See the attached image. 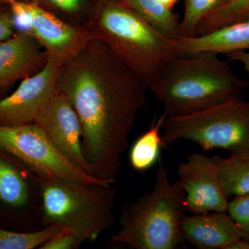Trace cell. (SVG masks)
I'll use <instances>...</instances> for the list:
<instances>
[{"label": "cell", "instance_id": "6da1fadb", "mask_svg": "<svg viewBox=\"0 0 249 249\" xmlns=\"http://www.w3.org/2000/svg\"><path fill=\"white\" fill-rule=\"evenodd\" d=\"M55 90L79 117L82 148L93 175L114 183L147 89L106 44L91 38L62 66Z\"/></svg>", "mask_w": 249, "mask_h": 249}, {"label": "cell", "instance_id": "7a4b0ae2", "mask_svg": "<svg viewBox=\"0 0 249 249\" xmlns=\"http://www.w3.org/2000/svg\"><path fill=\"white\" fill-rule=\"evenodd\" d=\"M142 83L147 91L179 56L173 39L147 24L123 0H104L83 24Z\"/></svg>", "mask_w": 249, "mask_h": 249}, {"label": "cell", "instance_id": "3957f363", "mask_svg": "<svg viewBox=\"0 0 249 249\" xmlns=\"http://www.w3.org/2000/svg\"><path fill=\"white\" fill-rule=\"evenodd\" d=\"M249 86L217 54L179 55L148 91L162 103L167 116L186 115L240 96Z\"/></svg>", "mask_w": 249, "mask_h": 249}, {"label": "cell", "instance_id": "277c9868", "mask_svg": "<svg viewBox=\"0 0 249 249\" xmlns=\"http://www.w3.org/2000/svg\"><path fill=\"white\" fill-rule=\"evenodd\" d=\"M185 196L178 179L170 182L168 169L160 160L153 189L134 203L124 204L111 243L132 249H178L183 242Z\"/></svg>", "mask_w": 249, "mask_h": 249}, {"label": "cell", "instance_id": "5b68a950", "mask_svg": "<svg viewBox=\"0 0 249 249\" xmlns=\"http://www.w3.org/2000/svg\"><path fill=\"white\" fill-rule=\"evenodd\" d=\"M41 196L43 227L69 226L85 242L114 225L116 192L110 183L42 178Z\"/></svg>", "mask_w": 249, "mask_h": 249}, {"label": "cell", "instance_id": "8992f818", "mask_svg": "<svg viewBox=\"0 0 249 249\" xmlns=\"http://www.w3.org/2000/svg\"><path fill=\"white\" fill-rule=\"evenodd\" d=\"M162 141L165 147L180 140L204 150L221 149L231 155L249 153V101L236 96L186 115L166 116Z\"/></svg>", "mask_w": 249, "mask_h": 249}, {"label": "cell", "instance_id": "52a82bcc", "mask_svg": "<svg viewBox=\"0 0 249 249\" xmlns=\"http://www.w3.org/2000/svg\"><path fill=\"white\" fill-rule=\"evenodd\" d=\"M0 148L27 165L41 178L112 184L73 165L36 124L0 125Z\"/></svg>", "mask_w": 249, "mask_h": 249}, {"label": "cell", "instance_id": "ba28073f", "mask_svg": "<svg viewBox=\"0 0 249 249\" xmlns=\"http://www.w3.org/2000/svg\"><path fill=\"white\" fill-rule=\"evenodd\" d=\"M41 181L27 165L0 148V209L27 231L43 227Z\"/></svg>", "mask_w": 249, "mask_h": 249}, {"label": "cell", "instance_id": "9c48e42d", "mask_svg": "<svg viewBox=\"0 0 249 249\" xmlns=\"http://www.w3.org/2000/svg\"><path fill=\"white\" fill-rule=\"evenodd\" d=\"M178 180L185 191V205L191 214L227 212L224 194L213 157L194 152L178 164Z\"/></svg>", "mask_w": 249, "mask_h": 249}, {"label": "cell", "instance_id": "30bf717a", "mask_svg": "<svg viewBox=\"0 0 249 249\" xmlns=\"http://www.w3.org/2000/svg\"><path fill=\"white\" fill-rule=\"evenodd\" d=\"M34 124L45 132L54 145L73 165L94 176L82 148L79 117L63 93L55 90L40 109Z\"/></svg>", "mask_w": 249, "mask_h": 249}, {"label": "cell", "instance_id": "8fae6325", "mask_svg": "<svg viewBox=\"0 0 249 249\" xmlns=\"http://www.w3.org/2000/svg\"><path fill=\"white\" fill-rule=\"evenodd\" d=\"M62 66L48 57L40 71L22 80L12 94L0 100V125L34 124L40 109L55 91Z\"/></svg>", "mask_w": 249, "mask_h": 249}, {"label": "cell", "instance_id": "7c38bea8", "mask_svg": "<svg viewBox=\"0 0 249 249\" xmlns=\"http://www.w3.org/2000/svg\"><path fill=\"white\" fill-rule=\"evenodd\" d=\"M27 6L32 15L33 36L49 58L62 65L74 58L92 38L84 27L67 22L36 3Z\"/></svg>", "mask_w": 249, "mask_h": 249}, {"label": "cell", "instance_id": "4fadbf2b", "mask_svg": "<svg viewBox=\"0 0 249 249\" xmlns=\"http://www.w3.org/2000/svg\"><path fill=\"white\" fill-rule=\"evenodd\" d=\"M47 60L45 49L29 34L18 33L0 41V92L18 80L38 73Z\"/></svg>", "mask_w": 249, "mask_h": 249}, {"label": "cell", "instance_id": "5bb4252c", "mask_svg": "<svg viewBox=\"0 0 249 249\" xmlns=\"http://www.w3.org/2000/svg\"><path fill=\"white\" fill-rule=\"evenodd\" d=\"M181 234L183 242L200 249H226L244 237L243 232L227 212L185 214Z\"/></svg>", "mask_w": 249, "mask_h": 249}, {"label": "cell", "instance_id": "9a60e30c", "mask_svg": "<svg viewBox=\"0 0 249 249\" xmlns=\"http://www.w3.org/2000/svg\"><path fill=\"white\" fill-rule=\"evenodd\" d=\"M173 42L178 55L203 52L227 55L238 51L249 52V20L232 23L205 35L177 36Z\"/></svg>", "mask_w": 249, "mask_h": 249}, {"label": "cell", "instance_id": "2e32d148", "mask_svg": "<svg viewBox=\"0 0 249 249\" xmlns=\"http://www.w3.org/2000/svg\"><path fill=\"white\" fill-rule=\"evenodd\" d=\"M223 191L227 198L249 193V153L213 157Z\"/></svg>", "mask_w": 249, "mask_h": 249}, {"label": "cell", "instance_id": "e0dca14e", "mask_svg": "<svg viewBox=\"0 0 249 249\" xmlns=\"http://www.w3.org/2000/svg\"><path fill=\"white\" fill-rule=\"evenodd\" d=\"M166 116L163 112L158 119H154L148 130L140 136L131 147L129 162L134 170L145 171L160 160V149L165 147L160 132Z\"/></svg>", "mask_w": 249, "mask_h": 249}, {"label": "cell", "instance_id": "ac0fdd59", "mask_svg": "<svg viewBox=\"0 0 249 249\" xmlns=\"http://www.w3.org/2000/svg\"><path fill=\"white\" fill-rule=\"evenodd\" d=\"M73 231V228L62 224H52L24 232L0 227V249H39L53 239Z\"/></svg>", "mask_w": 249, "mask_h": 249}, {"label": "cell", "instance_id": "d6986e66", "mask_svg": "<svg viewBox=\"0 0 249 249\" xmlns=\"http://www.w3.org/2000/svg\"><path fill=\"white\" fill-rule=\"evenodd\" d=\"M152 27L170 38L178 36L180 22L172 9L158 0H123Z\"/></svg>", "mask_w": 249, "mask_h": 249}, {"label": "cell", "instance_id": "ffe728a7", "mask_svg": "<svg viewBox=\"0 0 249 249\" xmlns=\"http://www.w3.org/2000/svg\"><path fill=\"white\" fill-rule=\"evenodd\" d=\"M249 13V0H229L224 6L204 18L198 24L195 36L205 35L240 21Z\"/></svg>", "mask_w": 249, "mask_h": 249}, {"label": "cell", "instance_id": "44dd1931", "mask_svg": "<svg viewBox=\"0 0 249 249\" xmlns=\"http://www.w3.org/2000/svg\"><path fill=\"white\" fill-rule=\"evenodd\" d=\"M229 0H184V15L178 36H193L199 22L224 6Z\"/></svg>", "mask_w": 249, "mask_h": 249}, {"label": "cell", "instance_id": "7402d4cb", "mask_svg": "<svg viewBox=\"0 0 249 249\" xmlns=\"http://www.w3.org/2000/svg\"><path fill=\"white\" fill-rule=\"evenodd\" d=\"M227 212L243 232L244 240L249 242V193L229 201Z\"/></svg>", "mask_w": 249, "mask_h": 249}, {"label": "cell", "instance_id": "603a6c76", "mask_svg": "<svg viewBox=\"0 0 249 249\" xmlns=\"http://www.w3.org/2000/svg\"><path fill=\"white\" fill-rule=\"evenodd\" d=\"M11 7L16 30L33 36V18L27 3L18 0H7Z\"/></svg>", "mask_w": 249, "mask_h": 249}, {"label": "cell", "instance_id": "cb8c5ba5", "mask_svg": "<svg viewBox=\"0 0 249 249\" xmlns=\"http://www.w3.org/2000/svg\"><path fill=\"white\" fill-rule=\"evenodd\" d=\"M85 243L74 231L53 239L39 249H76Z\"/></svg>", "mask_w": 249, "mask_h": 249}, {"label": "cell", "instance_id": "d4e9b609", "mask_svg": "<svg viewBox=\"0 0 249 249\" xmlns=\"http://www.w3.org/2000/svg\"><path fill=\"white\" fill-rule=\"evenodd\" d=\"M14 18L12 13L0 11V41L7 40L15 34Z\"/></svg>", "mask_w": 249, "mask_h": 249}, {"label": "cell", "instance_id": "484cf974", "mask_svg": "<svg viewBox=\"0 0 249 249\" xmlns=\"http://www.w3.org/2000/svg\"><path fill=\"white\" fill-rule=\"evenodd\" d=\"M49 2L65 14H75L83 6L84 0H48Z\"/></svg>", "mask_w": 249, "mask_h": 249}, {"label": "cell", "instance_id": "4316f807", "mask_svg": "<svg viewBox=\"0 0 249 249\" xmlns=\"http://www.w3.org/2000/svg\"><path fill=\"white\" fill-rule=\"evenodd\" d=\"M227 58L231 61L240 62L247 72L249 78V51H238L227 54Z\"/></svg>", "mask_w": 249, "mask_h": 249}, {"label": "cell", "instance_id": "83f0119b", "mask_svg": "<svg viewBox=\"0 0 249 249\" xmlns=\"http://www.w3.org/2000/svg\"><path fill=\"white\" fill-rule=\"evenodd\" d=\"M226 249H249V242L244 239H240L232 242Z\"/></svg>", "mask_w": 249, "mask_h": 249}, {"label": "cell", "instance_id": "f1b7e54d", "mask_svg": "<svg viewBox=\"0 0 249 249\" xmlns=\"http://www.w3.org/2000/svg\"><path fill=\"white\" fill-rule=\"evenodd\" d=\"M158 1L172 9L178 0H158Z\"/></svg>", "mask_w": 249, "mask_h": 249}, {"label": "cell", "instance_id": "f546056e", "mask_svg": "<svg viewBox=\"0 0 249 249\" xmlns=\"http://www.w3.org/2000/svg\"><path fill=\"white\" fill-rule=\"evenodd\" d=\"M244 20H249V13L246 15V16H244L243 18H242V19H240V21H244ZM240 21H238V22H240Z\"/></svg>", "mask_w": 249, "mask_h": 249}, {"label": "cell", "instance_id": "4dcf8cb0", "mask_svg": "<svg viewBox=\"0 0 249 249\" xmlns=\"http://www.w3.org/2000/svg\"><path fill=\"white\" fill-rule=\"evenodd\" d=\"M2 1H6V2H7V0H0V2H2Z\"/></svg>", "mask_w": 249, "mask_h": 249}]
</instances>
